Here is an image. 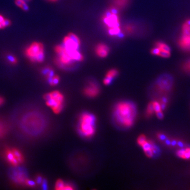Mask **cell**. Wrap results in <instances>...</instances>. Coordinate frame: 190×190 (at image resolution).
Returning a JSON list of instances; mask_svg holds the SVG:
<instances>
[{"mask_svg":"<svg viewBox=\"0 0 190 190\" xmlns=\"http://www.w3.org/2000/svg\"><path fill=\"white\" fill-rule=\"evenodd\" d=\"M4 99L3 98H2L1 97H0V106L2 105V104L4 103Z\"/></svg>","mask_w":190,"mask_h":190,"instance_id":"cell-32","label":"cell"},{"mask_svg":"<svg viewBox=\"0 0 190 190\" xmlns=\"http://www.w3.org/2000/svg\"><path fill=\"white\" fill-rule=\"evenodd\" d=\"M95 52L97 56L102 58L108 56L110 52V49L108 45L103 43H98L95 47Z\"/></svg>","mask_w":190,"mask_h":190,"instance_id":"cell-12","label":"cell"},{"mask_svg":"<svg viewBox=\"0 0 190 190\" xmlns=\"http://www.w3.org/2000/svg\"><path fill=\"white\" fill-rule=\"evenodd\" d=\"M46 104L53 110L55 114H59L63 108L64 97L61 92L54 91L44 96Z\"/></svg>","mask_w":190,"mask_h":190,"instance_id":"cell-5","label":"cell"},{"mask_svg":"<svg viewBox=\"0 0 190 190\" xmlns=\"http://www.w3.org/2000/svg\"><path fill=\"white\" fill-rule=\"evenodd\" d=\"M99 92V88L97 84L94 81L89 82L84 89V94L89 97H95L98 95Z\"/></svg>","mask_w":190,"mask_h":190,"instance_id":"cell-10","label":"cell"},{"mask_svg":"<svg viewBox=\"0 0 190 190\" xmlns=\"http://www.w3.org/2000/svg\"><path fill=\"white\" fill-rule=\"evenodd\" d=\"M42 184V188L44 190L47 189V181H45V180H43Z\"/></svg>","mask_w":190,"mask_h":190,"instance_id":"cell-30","label":"cell"},{"mask_svg":"<svg viewBox=\"0 0 190 190\" xmlns=\"http://www.w3.org/2000/svg\"><path fill=\"white\" fill-rule=\"evenodd\" d=\"M154 46L160 49L159 57L167 58L171 55V50L170 47L167 43L162 41H157L154 44Z\"/></svg>","mask_w":190,"mask_h":190,"instance_id":"cell-9","label":"cell"},{"mask_svg":"<svg viewBox=\"0 0 190 190\" xmlns=\"http://www.w3.org/2000/svg\"><path fill=\"white\" fill-rule=\"evenodd\" d=\"M96 117L93 114L85 113L81 115L78 131L81 135L86 138L91 137L95 133Z\"/></svg>","mask_w":190,"mask_h":190,"instance_id":"cell-3","label":"cell"},{"mask_svg":"<svg viewBox=\"0 0 190 190\" xmlns=\"http://www.w3.org/2000/svg\"><path fill=\"white\" fill-rule=\"evenodd\" d=\"M132 0H110L111 7L120 11L126 9L131 4Z\"/></svg>","mask_w":190,"mask_h":190,"instance_id":"cell-11","label":"cell"},{"mask_svg":"<svg viewBox=\"0 0 190 190\" xmlns=\"http://www.w3.org/2000/svg\"><path fill=\"white\" fill-rule=\"evenodd\" d=\"M49 84L51 86H55L59 84V81H60V78L58 76L55 75L53 77H52L51 78L48 79Z\"/></svg>","mask_w":190,"mask_h":190,"instance_id":"cell-19","label":"cell"},{"mask_svg":"<svg viewBox=\"0 0 190 190\" xmlns=\"http://www.w3.org/2000/svg\"><path fill=\"white\" fill-rule=\"evenodd\" d=\"M156 115L157 117L160 120H162L164 118V114L162 111L156 113Z\"/></svg>","mask_w":190,"mask_h":190,"instance_id":"cell-29","label":"cell"},{"mask_svg":"<svg viewBox=\"0 0 190 190\" xmlns=\"http://www.w3.org/2000/svg\"><path fill=\"white\" fill-rule=\"evenodd\" d=\"M177 154L181 159L186 160H190V147L181 148L177 151Z\"/></svg>","mask_w":190,"mask_h":190,"instance_id":"cell-15","label":"cell"},{"mask_svg":"<svg viewBox=\"0 0 190 190\" xmlns=\"http://www.w3.org/2000/svg\"><path fill=\"white\" fill-rule=\"evenodd\" d=\"M43 179L42 177H41L40 175H38L36 177V182L38 184H42V183L43 182Z\"/></svg>","mask_w":190,"mask_h":190,"instance_id":"cell-27","label":"cell"},{"mask_svg":"<svg viewBox=\"0 0 190 190\" xmlns=\"http://www.w3.org/2000/svg\"><path fill=\"white\" fill-rule=\"evenodd\" d=\"M146 140H147V138L145 135H140L137 139V143L140 146H141Z\"/></svg>","mask_w":190,"mask_h":190,"instance_id":"cell-24","label":"cell"},{"mask_svg":"<svg viewBox=\"0 0 190 190\" xmlns=\"http://www.w3.org/2000/svg\"><path fill=\"white\" fill-rule=\"evenodd\" d=\"M157 138H158L160 140L163 141H164L167 138V136H165V135L162 133L158 134H157Z\"/></svg>","mask_w":190,"mask_h":190,"instance_id":"cell-26","label":"cell"},{"mask_svg":"<svg viewBox=\"0 0 190 190\" xmlns=\"http://www.w3.org/2000/svg\"><path fill=\"white\" fill-rule=\"evenodd\" d=\"M48 1L50 2H56L58 1V0H47Z\"/></svg>","mask_w":190,"mask_h":190,"instance_id":"cell-33","label":"cell"},{"mask_svg":"<svg viewBox=\"0 0 190 190\" xmlns=\"http://www.w3.org/2000/svg\"><path fill=\"white\" fill-rule=\"evenodd\" d=\"M154 112V109H153V105H152V103L151 102L149 104V105L147 106V109H146V115L148 117H149V116L153 115Z\"/></svg>","mask_w":190,"mask_h":190,"instance_id":"cell-23","label":"cell"},{"mask_svg":"<svg viewBox=\"0 0 190 190\" xmlns=\"http://www.w3.org/2000/svg\"><path fill=\"white\" fill-rule=\"evenodd\" d=\"M24 55L33 63H42L45 58V48L42 43L34 42L26 48Z\"/></svg>","mask_w":190,"mask_h":190,"instance_id":"cell-4","label":"cell"},{"mask_svg":"<svg viewBox=\"0 0 190 190\" xmlns=\"http://www.w3.org/2000/svg\"><path fill=\"white\" fill-rule=\"evenodd\" d=\"M178 45L181 49L190 51V19L183 23L181 27V35L178 40Z\"/></svg>","mask_w":190,"mask_h":190,"instance_id":"cell-6","label":"cell"},{"mask_svg":"<svg viewBox=\"0 0 190 190\" xmlns=\"http://www.w3.org/2000/svg\"><path fill=\"white\" fill-rule=\"evenodd\" d=\"M184 68L185 69V70L190 72V60L185 64Z\"/></svg>","mask_w":190,"mask_h":190,"instance_id":"cell-28","label":"cell"},{"mask_svg":"<svg viewBox=\"0 0 190 190\" xmlns=\"http://www.w3.org/2000/svg\"><path fill=\"white\" fill-rule=\"evenodd\" d=\"M172 86V81L169 76L162 77L157 82V88L162 92H167Z\"/></svg>","mask_w":190,"mask_h":190,"instance_id":"cell-7","label":"cell"},{"mask_svg":"<svg viewBox=\"0 0 190 190\" xmlns=\"http://www.w3.org/2000/svg\"><path fill=\"white\" fill-rule=\"evenodd\" d=\"M118 13V10L110 6L102 16V21L110 36L123 38L124 34L121 30Z\"/></svg>","mask_w":190,"mask_h":190,"instance_id":"cell-2","label":"cell"},{"mask_svg":"<svg viewBox=\"0 0 190 190\" xmlns=\"http://www.w3.org/2000/svg\"><path fill=\"white\" fill-rule=\"evenodd\" d=\"M4 133V127L1 124H0V136H2Z\"/></svg>","mask_w":190,"mask_h":190,"instance_id":"cell-31","label":"cell"},{"mask_svg":"<svg viewBox=\"0 0 190 190\" xmlns=\"http://www.w3.org/2000/svg\"><path fill=\"white\" fill-rule=\"evenodd\" d=\"M118 71L116 69H111L106 73V76L103 82L105 85H109L112 83L114 79L118 75Z\"/></svg>","mask_w":190,"mask_h":190,"instance_id":"cell-13","label":"cell"},{"mask_svg":"<svg viewBox=\"0 0 190 190\" xmlns=\"http://www.w3.org/2000/svg\"><path fill=\"white\" fill-rule=\"evenodd\" d=\"M5 154L6 160L9 162V163L13 167H17L19 163L18 162L16 157L14 155L12 149H6L5 150Z\"/></svg>","mask_w":190,"mask_h":190,"instance_id":"cell-14","label":"cell"},{"mask_svg":"<svg viewBox=\"0 0 190 190\" xmlns=\"http://www.w3.org/2000/svg\"><path fill=\"white\" fill-rule=\"evenodd\" d=\"M152 105H153L154 111L155 113H157V112L162 111V108H161L160 102H158V101H154V102H152Z\"/></svg>","mask_w":190,"mask_h":190,"instance_id":"cell-21","label":"cell"},{"mask_svg":"<svg viewBox=\"0 0 190 190\" xmlns=\"http://www.w3.org/2000/svg\"><path fill=\"white\" fill-rule=\"evenodd\" d=\"M66 183L61 180H58L55 184V188L57 190H64Z\"/></svg>","mask_w":190,"mask_h":190,"instance_id":"cell-20","label":"cell"},{"mask_svg":"<svg viewBox=\"0 0 190 190\" xmlns=\"http://www.w3.org/2000/svg\"><path fill=\"white\" fill-rule=\"evenodd\" d=\"M141 146L142 147L146 155L149 157H152L158 152L155 144L149 140L147 139Z\"/></svg>","mask_w":190,"mask_h":190,"instance_id":"cell-8","label":"cell"},{"mask_svg":"<svg viewBox=\"0 0 190 190\" xmlns=\"http://www.w3.org/2000/svg\"><path fill=\"white\" fill-rule=\"evenodd\" d=\"M24 183H25L27 186H30V187H32L33 188V187H34L35 186V182H34V181L27 179V178L26 179L25 182H24Z\"/></svg>","mask_w":190,"mask_h":190,"instance_id":"cell-25","label":"cell"},{"mask_svg":"<svg viewBox=\"0 0 190 190\" xmlns=\"http://www.w3.org/2000/svg\"><path fill=\"white\" fill-rule=\"evenodd\" d=\"M11 24V22L9 19L5 18L0 14V30L4 29Z\"/></svg>","mask_w":190,"mask_h":190,"instance_id":"cell-16","label":"cell"},{"mask_svg":"<svg viewBox=\"0 0 190 190\" xmlns=\"http://www.w3.org/2000/svg\"><path fill=\"white\" fill-rule=\"evenodd\" d=\"M136 116V108L131 102H120L114 110V118L118 125L129 127L133 125Z\"/></svg>","mask_w":190,"mask_h":190,"instance_id":"cell-1","label":"cell"},{"mask_svg":"<svg viewBox=\"0 0 190 190\" xmlns=\"http://www.w3.org/2000/svg\"><path fill=\"white\" fill-rule=\"evenodd\" d=\"M15 4L18 7L25 11H27L29 9L27 2L24 0H15Z\"/></svg>","mask_w":190,"mask_h":190,"instance_id":"cell-17","label":"cell"},{"mask_svg":"<svg viewBox=\"0 0 190 190\" xmlns=\"http://www.w3.org/2000/svg\"><path fill=\"white\" fill-rule=\"evenodd\" d=\"M7 60L9 61V63L12 65H16L18 63V59L13 55H8Z\"/></svg>","mask_w":190,"mask_h":190,"instance_id":"cell-22","label":"cell"},{"mask_svg":"<svg viewBox=\"0 0 190 190\" xmlns=\"http://www.w3.org/2000/svg\"><path fill=\"white\" fill-rule=\"evenodd\" d=\"M12 152L13 153L14 155L16 157V159L19 163H23L24 159L23 155L22 154L19 149H12Z\"/></svg>","mask_w":190,"mask_h":190,"instance_id":"cell-18","label":"cell"},{"mask_svg":"<svg viewBox=\"0 0 190 190\" xmlns=\"http://www.w3.org/2000/svg\"><path fill=\"white\" fill-rule=\"evenodd\" d=\"M24 1H26V2H30V1H31V0H24Z\"/></svg>","mask_w":190,"mask_h":190,"instance_id":"cell-34","label":"cell"}]
</instances>
